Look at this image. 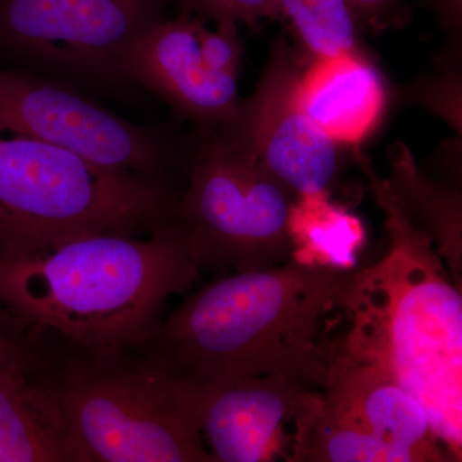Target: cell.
<instances>
[{
	"mask_svg": "<svg viewBox=\"0 0 462 462\" xmlns=\"http://www.w3.org/2000/svg\"><path fill=\"white\" fill-rule=\"evenodd\" d=\"M32 373L60 413L66 462H214L193 391L144 346L47 343Z\"/></svg>",
	"mask_w": 462,
	"mask_h": 462,
	"instance_id": "277c9868",
	"label": "cell"
},
{
	"mask_svg": "<svg viewBox=\"0 0 462 462\" xmlns=\"http://www.w3.org/2000/svg\"><path fill=\"white\" fill-rule=\"evenodd\" d=\"M369 175L387 214L389 248L354 269L345 293L342 346L411 393L454 460L462 447V298L433 239L404 211L391 184Z\"/></svg>",
	"mask_w": 462,
	"mask_h": 462,
	"instance_id": "3957f363",
	"label": "cell"
},
{
	"mask_svg": "<svg viewBox=\"0 0 462 462\" xmlns=\"http://www.w3.org/2000/svg\"><path fill=\"white\" fill-rule=\"evenodd\" d=\"M35 365L0 367V462H66L60 413Z\"/></svg>",
	"mask_w": 462,
	"mask_h": 462,
	"instance_id": "5bb4252c",
	"label": "cell"
},
{
	"mask_svg": "<svg viewBox=\"0 0 462 462\" xmlns=\"http://www.w3.org/2000/svg\"><path fill=\"white\" fill-rule=\"evenodd\" d=\"M167 0H0V47L42 71L105 90L132 85L130 45Z\"/></svg>",
	"mask_w": 462,
	"mask_h": 462,
	"instance_id": "ba28073f",
	"label": "cell"
},
{
	"mask_svg": "<svg viewBox=\"0 0 462 462\" xmlns=\"http://www.w3.org/2000/svg\"><path fill=\"white\" fill-rule=\"evenodd\" d=\"M238 26L180 14L152 23L130 45L124 72L202 130L229 123L240 107Z\"/></svg>",
	"mask_w": 462,
	"mask_h": 462,
	"instance_id": "30bf717a",
	"label": "cell"
},
{
	"mask_svg": "<svg viewBox=\"0 0 462 462\" xmlns=\"http://www.w3.org/2000/svg\"><path fill=\"white\" fill-rule=\"evenodd\" d=\"M297 99L310 120L337 145L363 142L385 107L378 72L358 51L316 58L300 72Z\"/></svg>",
	"mask_w": 462,
	"mask_h": 462,
	"instance_id": "4fadbf2b",
	"label": "cell"
},
{
	"mask_svg": "<svg viewBox=\"0 0 462 462\" xmlns=\"http://www.w3.org/2000/svg\"><path fill=\"white\" fill-rule=\"evenodd\" d=\"M279 14L316 58L357 51V29L348 0H278Z\"/></svg>",
	"mask_w": 462,
	"mask_h": 462,
	"instance_id": "2e32d148",
	"label": "cell"
},
{
	"mask_svg": "<svg viewBox=\"0 0 462 462\" xmlns=\"http://www.w3.org/2000/svg\"><path fill=\"white\" fill-rule=\"evenodd\" d=\"M42 348L44 340L0 300V367L32 366Z\"/></svg>",
	"mask_w": 462,
	"mask_h": 462,
	"instance_id": "ac0fdd59",
	"label": "cell"
},
{
	"mask_svg": "<svg viewBox=\"0 0 462 462\" xmlns=\"http://www.w3.org/2000/svg\"><path fill=\"white\" fill-rule=\"evenodd\" d=\"M181 14L207 23H245L256 27L263 20L281 18L278 0H180Z\"/></svg>",
	"mask_w": 462,
	"mask_h": 462,
	"instance_id": "e0dca14e",
	"label": "cell"
},
{
	"mask_svg": "<svg viewBox=\"0 0 462 462\" xmlns=\"http://www.w3.org/2000/svg\"><path fill=\"white\" fill-rule=\"evenodd\" d=\"M288 231L293 245L291 260L356 269L365 242L360 218L331 202L329 191L300 193L289 211Z\"/></svg>",
	"mask_w": 462,
	"mask_h": 462,
	"instance_id": "9a60e30c",
	"label": "cell"
},
{
	"mask_svg": "<svg viewBox=\"0 0 462 462\" xmlns=\"http://www.w3.org/2000/svg\"><path fill=\"white\" fill-rule=\"evenodd\" d=\"M298 194L220 130H203L173 220L199 269L245 273L291 263Z\"/></svg>",
	"mask_w": 462,
	"mask_h": 462,
	"instance_id": "8992f818",
	"label": "cell"
},
{
	"mask_svg": "<svg viewBox=\"0 0 462 462\" xmlns=\"http://www.w3.org/2000/svg\"><path fill=\"white\" fill-rule=\"evenodd\" d=\"M199 272L173 221L141 236L88 234L0 258V300L51 345L125 351L149 342L167 300L188 291Z\"/></svg>",
	"mask_w": 462,
	"mask_h": 462,
	"instance_id": "7a4b0ae2",
	"label": "cell"
},
{
	"mask_svg": "<svg viewBox=\"0 0 462 462\" xmlns=\"http://www.w3.org/2000/svg\"><path fill=\"white\" fill-rule=\"evenodd\" d=\"M449 457L420 402L340 343L324 387L298 415L291 461L430 462Z\"/></svg>",
	"mask_w": 462,
	"mask_h": 462,
	"instance_id": "52a82bcc",
	"label": "cell"
},
{
	"mask_svg": "<svg viewBox=\"0 0 462 462\" xmlns=\"http://www.w3.org/2000/svg\"><path fill=\"white\" fill-rule=\"evenodd\" d=\"M176 199L167 185L0 132V258L27 256L88 234L152 233L173 223Z\"/></svg>",
	"mask_w": 462,
	"mask_h": 462,
	"instance_id": "5b68a950",
	"label": "cell"
},
{
	"mask_svg": "<svg viewBox=\"0 0 462 462\" xmlns=\"http://www.w3.org/2000/svg\"><path fill=\"white\" fill-rule=\"evenodd\" d=\"M300 75L287 42H275L254 96L240 103L229 123L216 129L247 149L297 194L328 190L338 169L336 143L298 103Z\"/></svg>",
	"mask_w": 462,
	"mask_h": 462,
	"instance_id": "8fae6325",
	"label": "cell"
},
{
	"mask_svg": "<svg viewBox=\"0 0 462 462\" xmlns=\"http://www.w3.org/2000/svg\"><path fill=\"white\" fill-rule=\"evenodd\" d=\"M319 391L300 380L270 375L223 383L196 394L200 431L214 462L291 461L294 427Z\"/></svg>",
	"mask_w": 462,
	"mask_h": 462,
	"instance_id": "7c38bea8",
	"label": "cell"
},
{
	"mask_svg": "<svg viewBox=\"0 0 462 462\" xmlns=\"http://www.w3.org/2000/svg\"><path fill=\"white\" fill-rule=\"evenodd\" d=\"M354 269L291 263L233 273L162 319L144 346L194 394L257 376L321 389L342 342Z\"/></svg>",
	"mask_w": 462,
	"mask_h": 462,
	"instance_id": "6da1fadb",
	"label": "cell"
},
{
	"mask_svg": "<svg viewBox=\"0 0 462 462\" xmlns=\"http://www.w3.org/2000/svg\"><path fill=\"white\" fill-rule=\"evenodd\" d=\"M0 132L50 143L109 171L167 185L170 151L156 129L130 123L53 79L0 69Z\"/></svg>",
	"mask_w": 462,
	"mask_h": 462,
	"instance_id": "9c48e42d",
	"label": "cell"
},
{
	"mask_svg": "<svg viewBox=\"0 0 462 462\" xmlns=\"http://www.w3.org/2000/svg\"><path fill=\"white\" fill-rule=\"evenodd\" d=\"M349 5L354 7V5H357V7L363 9H376L383 7V5H387L389 0H348Z\"/></svg>",
	"mask_w": 462,
	"mask_h": 462,
	"instance_id": "d6986e66",
	"label": "cell"
}]
</instances>
